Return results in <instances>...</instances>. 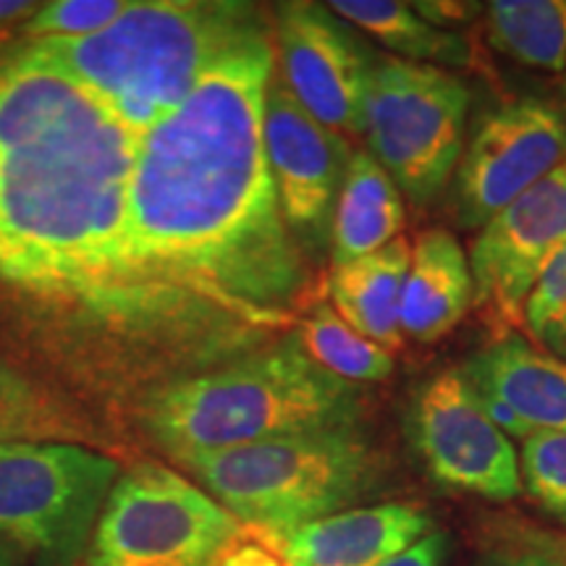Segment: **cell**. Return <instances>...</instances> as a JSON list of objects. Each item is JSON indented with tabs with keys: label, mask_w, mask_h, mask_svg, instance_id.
I'll list each match as a JSON object with an SVG mask.
<instances>
[{
	"label": "cell",
	"mask_w": 566,
	"mask_h": 566,
	"mask_svg": "<svg viewBox=\"0 0 566 566\" xmlns=\"http://www.w3.org/2000/svg\"><path fill=\"white\" fill-rule=\"evenodd\" d=\"M271 27L218 59L139 139L113 315H168L208 357L237 359L294 321L310 273L268 171Z\"/></svg>",
	"instance_id": "6da1fadb"
},
{
	"label": "cell",
	"mask_w": 566,
	"mask_h": 566,
	"mask_svg": "<svg viewBox=\"0 0 566 566\" xmlns=\"http://www.w3.org/2000/svg\"><path fill=\"white\" fill-rule=\"evenodd\" d=\"M139 139L34 45L0 63V279L113 315Z\"/></svg>",
	"instance_id": "7a4b0ae2"
},
{
	"label": "cell",
	"mask_w": 566,
	"mask_h": 566,
	"mask_svg": "<svg viewBox=\"0 0 566 566\" xmlns=\"http://www.w3.org/2000/svg\"><path fill=\"white\" fill-rule=\"evenodd\" d=\"M365 399L289 334L147 399L145 428L179 462L273 438L359 424Z\"/></svg>",
	"instance_id": "3957f363"
},
{
	"label": "cell",
	"mask_w": 566,
	"mask_h": 566,
	"mask_svg": "<svg viewBox=\"0 0 566 566\" xmlns=\"http://www.w3.org/2000/svg\"><path fill=\"white\" fill-rule=\"evenodd\" d=\"M263 24L250 3L132 0L108 30L32 45L66 66L118 122L145 137L192 95L212 63Z\"/></svg>",
	"instance_id": "277c9868"
},
{
	"label": "cell",
	"mask_w": 566,
	"mask_h": 566,
	"mask_svg": "<svg viewBox=\"0 0 566 566\" xmlns=\"http://www.w3.org/2000/svg\"><path fill=\"white\" fill-rule=\"evenodd\" d=\"M181 464L239 522L283 537L363 506L388 480L386 454L359 424L273 438Z\"/></svg>",
	"instance_id": "5b68a950"
},
{
	"label": "cell",
	"mask_w": 566,
	"mask_h": 566,
	"mask_svg": "<svg viewBox=\"0 0 566 566\" xmlns=\"http://www.w3.org/2000/svg\"><path fill=\"white\" fill-rule=\"evenodd\" d=\"M116 459L74 443H0V537L38 566H80L111 488Z\"/></svg>",
	"instance_id": "8992f818"
},
{
	"label": "cell",
	"mask_w": 566,
	"mask_h": 566,
	"mask_svg": "<svg viewBox=\"0 0 566 566\" xmlns=\"http://www.w3.org/2000/svg\"><path fill=\"white\" fill-rule=\"evenodd\" d=\"M470 87L451 71L378 55L365 101L367 153L417 205L433 202L464 153Z\"/></svg>",
	"instance_id": "52a82bcc"
},
{
	"label": "cell",
	"mask_w": 566,
	"mask_h": 566,
	"mask_svg": "<svg viewBox=\"0 0 566 566\" xmlns=\"http://www.w3.org/2000/svg\"><path fill=\"white\" fill-rule=\"evenodd\" d=\"M237 527L200 485L145 462L111 488L82 566H212Z\"/></svg>",
	"instance_id": "ba28073f"
},
{
	"label": "cell",
	"mask_w": 566,
	"mask_h": 566,
	"mask_svg": "<svg viewBox=\"0 0 566 566\" xmlns=\"http://www.w3.org/2000/svg\"><path fill=\"white\" fill-rule=\"evenodd\" d=\"M405 436L430 480L449 491L495 504L522 493L514 446L485 415L483 399L459 367L436 373L415 388Z\"/></svg>",
	"instance_id": "9c48e42d"
},
{
	"label": "cell",
	"mask_w": 566,
	"mask_h": 566,
	"mask_svg": "<svg viewBox=\"0 0 566 566\" xmlns=\"http://www.w3.org/2000/svg\"><path fill=\"white\" fill-rule=\"evenodd\" d=\"M566 160V113L520 97L488 113L454 171L451 208L462 229H483Z\"/></svg>",
	"instance_id": "30bf717a"
},
{
	"label": "cell",
	"mask_w": 566,
	"mask_h": 566,
	"mask_svg": "<svg viewBox=\"0 0 566 566\" xmlns=\"http://www.w3.org/2000/svg\"><path fill=\"white\" fill-rule=\"evenodd\" d=\"M281 80L315 122L344 139L365 137V101L378 61L349 21L323 3L275 6Z\"/></svg>",
	"instance_id": "8fae6325"
},
{
	"label": "cell",
	"mask_w": 566,
	"mask_h": 566,
	"mask_svg": "<svg viewBox=\"0 0 566 566\" xmlns=\"http://www.w3.org/2000/svg\"><path fill=\"white\" fill-rule=\"evenodd\" d=\"M564 244L566 160L483 226L472 244L475 307L495 338L525 328L527 296Z\"/></svg>",
	"instance_id": "7c38bea8"
},
{
	"label": "cell",
	"mask_w": 566,
	"mask_h": 566,
	"mask_svg": "<svg viewBox=\"0 0 566 566\" xmlns=\"http://www.w3.org/2000/svg\"><path fill=\"white\" fill-rule=\"evenodd\" d=\"M263 139L281 216L302 252L331 247V223L354 147L296 103L279 74L268 82Z\"/></svg>",
	"instance_id": "4fadbf2b"
},
{
	"label": "cell",
	"mask_w": 566,
	"mask_h": 566,
	"mask_svg": "<svg viewBox=\"0 0 566 566\" xmlns=\"http://www.w3.org/2000/svg\"><path fill=\"white\" fill-rule=\"evenodd\" d=\"M475 391L495 396L535 433H566V359L520 334L493 338L459 367Z\"/></svg>",
	"instance_id": "5bb4252c"
},
{
	"label": "cell",
	"mask_w": 566,
	"mask_h": 566,
	"mask_svg": "<svg viewBox=\"0 0 566 566\" xmlns=\"http://www.w3.org/2000/svg\"><path fill=\"white\" fill-rule=\"evenodd\" d=\"M430 514L407 501L357 506L294 530L292 566H378L430 533Z\"/></svg>",
	"instance_id": "9a60e30c"
},
{
	"label": "cell",
	"mask_w": 566,
	"mask_h": 566,
	"mask_svg": "<svg viewBox=\"0 0 566 566\" xmlns=\"http://www.w3.org/2000/svg\"><path fill=\"white\" fill-rule=\"evenodd\" d=\"M475 304V281L459 239L446 229H430L412 247L399 325L405 338L430 344L451 334Z\"/></svg>",
	"instance_id": "2e32d148"
},
{
	"label": "cell",
	"mask_w": 566,
	"mask_h": 566,
	"mask_svg": "<svg viewBox=\"0 0 566 566\" xmlns=\"http://www.w3.org/2000/svg\"><path fill=\"white\" fill-rule=\"evenodd\" d=\"M409 263H412V244L399 237L391 244L380 247L378 252L346 265H334L328 275L331 307L357 334L388 352L405 344L399 307Z\"/></svg>",
	"instance_id": "e0dca14e"
},
{
	"label": "cell",
	"mask_w": 566,
	"mask_h": 566,
	"mask_svg": "<svg viewBox=\"0 0 566 566\" xmlns=\"http://www.w3.org/2000/svg\"><path fill=\"white\" fill-rule=\"evenodd\" d=\"M405 197L386 168L367 150H354L331 223V258L346 265L399 239Z\"/></svg>",
	"instance_id": "ac0fdd59"
},
{
	"label": "cell",
	"mask_w": 566,
	"mask_h": 566,
	"mask_svg": "<svg viewBox=\"0 0 566 566\" xmlns=\"http://www.w3.org/2000/svg\"><path fill=\"white\" fill-rule=\"evenodd\" d=\"M331 11L354 30L373 34L396 59L424 66L472 69L478 66V48L467 34L424 21L412 3L396 0H336Z\"/></svg>",
	"instance_id": "d6986e66"
},
{
	"label": "cell",
	"mask_w": 566,
	"mask_h": 566,
	"mask_svg": "<svg viewBox=\"0 0 566 566\" xmlns=\"http://www.w3.org/2000/svg\"><path fill=\"white\" fill-rule=\"evenodd\" d=\"M485 21L495 51L530 69L566 71L564 0H495L485 6Z\"/></svg>",
	"instance_id": "ffe728a7"
},
{
	"label": "cell",
	"mask_w": 566,
	"mask_h": 566,
	"mask_svg": "<svg viewBox=\"0 0 566 566\" xmlns=\"http://www.w3.org/2000/svg\"><path fill=\"white\" fill-rule=\"evenodd\" d=\"M304 352L346 384H378L394 373V354L352 328L328 302H317L296 331Z\"/></svg>",
	"instance_id": "44dd1931"
},
{
	"label": "cell",
	"mask_w": 566,
	"mask_h": 566,
	"mask_svg": "<svg viewBox=\"0 0 566 566\" xmlns=\"http://www.w3.org/2000/svg\"><path fill=\"white\" fill-rule=\"evenodd\" d=\"M520 472L530 499L566 525V433H535L522 441Z\"/></svg>",
	"instance_id": "7402d4cb"
},
{
	"label": "cell",
	"mask_w": 566,
	"mask_h": 566,
	"mask_svg": "<svg viewBox=\"0 0 566 566\" xmlns=\"http://www.w3.org/2000/svg\"><path fill=\"white\" fill-rule=\"evenodd\" d=\"M132 0H53L42 3L38 13L21 27L32 42L51 38H90L124 17Z\"/></svg>",
	"instance_id": "603a6c76"
},
{
	"label": "cell",
	"mask_w": 566,
	"mask_h": 566,
	"mask_svg": "<svg viewBox=\"0 0 566 566\" xmlns=\"http://www.w3.org/2000/svg\"><path fill=\"white\" fill-rule=\"evenodd\" d=\"M566 310V244L548 260L537 275L525 302V328L530 336L541 334L546 325Z\"/></svg>",
	"instance_id": "cb8c5ba5"
},
{
	"label": "cell",
	"mask_w": 566,
	"mask_h": 566,
	"mask_svg": "<svg viewBox=\"0 0 566 566\" xmlns=\"http://www.w3.org/2000/svg\"><path fill=\"white\" fill-rule=\"evenodd\" d=\"M472 566H566V554L546 543L514 541L485 551Z\"/></svg>",
	"instance_id": "d4e9b609"
},
{
	"label": "cell",
	"mask_w": 566,
	"mask_h": 566,
	"mask_svg": "<svg viewBox=\"0 0 566 566\" xmlns=\"http://www.w3.org/2000/svg\"><path fill=\"white\" fill-rule=\"evenodd\" d=\"M446 556V535L443 533H428L412 546L401 551L391 558H386L378 566H441Z\"/></svg>",
	"instance_id": "484cf974"
},
{
	"label": "cell",
	"mask_w": 566,
	"mask_h": 566,
	"mask_svg": "<svg viewBox=\"0 0 566 566\" xmlns=\"http://www.w3.org/2000/svg\"><path fill=\"white\" fill-rule=\"evenodd\" d=\"M412 9L420 13V17L424 21H430V24L441 27V24H462V21H470L480 17V13L485 11V6L480 3H446V0H441V3H430V0H422V3H412Z\"/></svg>",
	"instance_id": "4316f807"
},
{
	"label": "cell",
	"mask_w": 566,
	"mask_h": 566,
	"mask_svg": "<svg viewBox=\"0 0 566 566\" xmlns=\"http://www.w3.org/2000/svg\"><path fill=\"white\" fill-rule=\"evenodd\" d=\"M42 3H32V0H0V34H6L13 27H24L34 13H38Z\"/></svg>",
	"instance_id": "83f0119b"
},
{
	"label": "cell",
	"mask_w": 566,
	"mask_h": 566,
	"mask_svg": "<svg viewBox=\"0 0 566 566\" xmlns=\"http://www.w3.org/2000/svg\"><path fill=\"white\" fill-rule=\"evenodd\" d=\"M535 344H543V349H548L556 357L566 359V310L562 315H556L541 334L535 336Z\"/></svg>",
	"instance_id": "f1b7e54d"
},
{
	"label": "cell",
	"mask_w": 566,
	"mask_h": 566,
	"mask_svg": "<svg viewBox=\"0 0 566 566\" xmlns=\"http://www.w3.org/2000/svg\"><path fill=\"white\" fill-rule=\"evenodd\" d=\"M11 388H0V443L17 441V436L24 433V422L19 420V415H11L9 409H19L17 401L9 399Z\"/></svg>",
	"instance_id": "f546056e"
},
{
	"label": "cell",
	"mask_w": 566,
	"mask_h": 566,
	"mask_svg": "<svg viewBox=\"0 0 566 566\" xmlns=\"http://www.w3.org/2000/svg\"><path fill=\"white\" fill-rule=\"evenodd\" d=\"M0 566H27V556L3 537H0Z\"/></svg>",
	"instance_id": "4dcf8cb0"
},
{
	"label": "cell",
	"mask_w": 566,
	"mask_h": 566,
	"mask_svg": "<svg viewBox=\"0 0 566 566\" xmlns=\"http://www.w3.org/2000/svg\"><path fill=\"white\" fill-rule=\"evenodd\" d=\"M564 101H566V71H564Z\"/></svg>",
	"instance_id": "1f68e13d"
}]
</instances>
